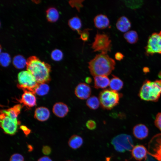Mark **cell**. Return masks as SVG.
<instances>
[{
  "instance_id": "obj_1",
  "label": "cell",
  "mask_w": 161,
  "mask_h": 161,
  "mask_svg": "<svg viewBox=\"0 0 161 161\" xmlns=\"http://www.w3.org/2000/svg\"><path fill=\"white\" fill-rule=\"evenodd\" d=\"M116 63L115 60L107 53L101 52L95 56L88 62V68L93 76H106L110 75L114 69Z\"/></svg>"
},
{
  "instance_id": "obj_2",
  "label": "cell",
  "mask_w": 161,
  "mask_h": 161,
  "mask_svg": "<svg viewBox=\"0 0 161 161\" xmlns=\"http://www.w3.org/2000/svg\"><path fill=\"white\" fill-rule=\"evenodd\" d=\"M26 67L27 71L32 74L38 83H46L50 80V65L37 57H29L27 60Z\"/></svg>"
},
{
  "instance_id": "obj_3",
  "label": "cell",
  "mask_w": 161,
  "mask_h": 161,
  "mask_svg": "<svg viewBox=\"0 0 161 161\" xmlns=\"http://www.w3.org/2000/svg\"><path fill=\"white\" fill-rule=\"evenodd\" d=\"M21 109L17 105L7 109L1 110L0 112V126L4 132L10 135L15 134L20 124L17 117Z\"/></svg>"
},
{
  "instance_id": "obj_4",
  "label": "cell",
  "mask_w": 161,
  "mask_h": 161,
  "mask_svg": "<svg viewBox=\"0 0 161 161\" xmlns=\"http://www.w3.org/2000/svg\"><path fill=\"white\" fill-rule=\"evenodd\" d=\"M161 94V79L152 81L145 80L139 93V96L143 100L155 102Z\"/></svg>"
},
{
  "instance_id": "obj_5",
  "label": "cell",
  "mask_w": 161,
  "mask_h": 161,
  "mask_svg": "<svg viewBox=\"0 0 161 161\" xmlns=\"http://www.w3.org/2000/svg\"><path fill=\"white\" fill-rule=\"evenodd\" d=\"M122 95L111 89H105L101 91L99 96L100 105L104 109L111 110L119 103Z\"/></svg>"
},
{
  "instance_id": "obj_6",
  "label": "cell",
  "mask_w": 161,
  "mask_h": 161,
  "mask_svg": "<svg viewBox=\"0 0 161 161\" xmlns=\"http://www.w3.org/2000/svg\"><path fill=\"white\" fill-rule=\"evenodd\" d=\"M17 87L23 91L27 90L35 94V89L38 83L32 74L27 71L20 72L18 75Z\"/></svg>"
},
{
  "instance_id": "obj_7",
  "label": "cell",
  "mask_w": 161,
  "mask_h": 161,
  "mask_svg": "<svg viewBox=\"0 0 161 161\" xmlns=\"http://www.w3.org/2000/svg\"><path fill=\"white\" fill-rule=\"evenodd\" d=\"M111 143L115 149L120 152H124L132 150L133 142L131 137L126 134H121L114 137Z\"/></svg>"
},
{
  "instance_id": "obj_8",
  "label": "cell",
  "mask_w": 161,
  "mask_h": 161,
  "mask_svg": "<svg viewBox=\"0 0 161 161\" xmlns=\"http://www.w3.org/2000/svg\"><path fill=\"white\" fill-rule=\"evenodd\" d=\"M111 40L107 34L97 32L92 44L91 48L94 52L107 53L111 50Z\"/></svg>"
},
{
  "instance_id": "obj_9",
  "label": "cell",
  "mask_w": 161,
  "mask_h": 161,
  "mask_svg": "<svg viewBox=\"0 0 161 161\" xmlns=\"http://www.w3.org/2000/svg\"><path fill=\"white\" fill-rule=\"evenodd\" d=\"M145 49L148 55L161 54V31L154 32L149 37Z\"/></svg>"
},
{
  "instance_id": "obj_10",
  "label": "cell",
  "mask_w": 161,
  "mask_h": 161,
  "mask_svg": "<svg viewBox=\"0 0 161 161\" xmlns=\"http://www.w3.org/2000/svg\"><path fill=\"white\" fill-rule=\"evenodd\" d=\"M148 148V154L158 161H161V134L153 137L149 143Z\"/></svg>"
},
{
  "instance_id": "obj_11",
  "label": "cell",
  "mask_w": 161,
  "mask_h": 161,
  "mask_svg": "<svg viewBox=\"0 0 161 161\" xmlns=\"http://www.w3.org/2000/svg\"><path fill=\"white\" fill-rule=\"evenodd\" d=\"M76 97L81 100L88 99L91 93V89L88 84L83 83H79L75 89Z\"/></svg>"
},
{
  "instance_id": "obj_12",
  "label": "cell",
  "mask_w": 161,
  "mask_h": 161,
  "mask_svg": "<svg viewBox=\"0 0 161 161\" xmlns=\"http://www.w3.org/2000/svg\"><path fill=\"white\" fill-rule=\"evenodd\" d=\"M24 93L21 96L19 102L28 108L32 107L36 104V98L34 94L32 92L24 90Z\"/></svg>"
},
{
  "instance_id": "obj_13",
  "label": "cell",
  "mask_w": 161,
  "mask_h": 161,
  "mask_svg": "<svg viewBox=\"0 0 161 161\" xmlns=\"http://www.w3.org/2000/svg\"><path fill=\"white\" fill-rule=\"evenodd\" d=\"M94 23L95 26L97 29H103L107 28L110 24L107 16L103 14H99L94 18Z\"/></svg>"
},
{
  "instance_id": "obj_14",
  "label": "cell",
  "mask_w": 161,
  "mask_h": 161,
  "mask_svg": "<svg viewBox=\"0 0 161 161\" xmlns=\"http://www.w3.org/2000/svg\"><path fill=\"white\" fill-rule=\"evenodd\" d=\"M52 111L56 116L62 118L67 114L69 111V109L65 104L62 102H58L54 105Z\"/></svg>"
},
{
  "instance_id": "obj_15",
  "label": "cell",
  "mask_w": 161,
  "mask_h": 161,
  "mask_svg": "<svg viewBox=\"0 0 161 161\" xmlns=\"http://www.w3.org/2000/svg\"><path fill=\"white\" fill-rule=\"evenodd\" d=\"M133 133L136 138L142 140L148 136V130L145 125L141 124H138L134 127Z\"/></svg>"
},
{
  "instance_id": "obj_16",
  "label": "cell",
  "mask_w": 161,
  "mask_h": 161,
  "mask_svg": "<svg viewBox=\"0 0 161 161\" xmlns=\"http://www.w3.org/2000/svg\"><path fill=\"white\" fill-rule=\"evenodd\" d=\"M147 153L146 149L141 145H137L134 147L132 150V156L137 161H141L145 158Z\"/></svg>"
},
{
  "instance_id": "obj_17",
  "label": "cell",
  "mask_w": 161,
  "mask_h": 161,
  "mask_svg": "<svg viewBox=\"0 0 161 161\" xmlns=\"http://www.w3.org/2000/svg\"><path fill=\"white\" fill-rule=\"evenodd\" d=\"M117 28L122 32H126L131 27V23L129 19L123 16L120 17L117 20L116 24Z\"/></svg>"
},
{
  "instance_id": "obj_18",
  "label": "cell",
  "mask_w": 161,
  "mask_h": 161,
  "mask_svg": "<svg viewBox=\"0 0 161 161\" xmlns=\"http://www.w3.org/2000/svg\"><path fill=\"white\" fill-rule=\"evenodd\" d=\"M50 114L49 110L47 108L44 107H40L35 109L34 117L38 120L43 122L48 119Z\"/></svg>"
},
{
  "instance_id": "obj_19",
  "label": "cell",
  "mask_w": 161,
  "mask_h": 161,
  "mask_svg": "<svg viewBox=\"0 0 161 161\" xmlns=\"http://www.w3.org/2000/svg\"><path fill=\"white\" fill-rule=\"evenodd\" d=\"M94 87L96 89H104L109 85L110 81L106 76H96L94 77Z\"/></svg>"
},
{
  "instance_id": "obj_20",
  "label": "cell",
  "mask_w": 161,
  "mask_h": 161,
  "mask_svg": "<svg viewBox=\"0 0 161 161\" xmlns=\"http://www.w3.org/2000/svg\"><path fill=\"white\" fill-rule=\"evenodd\" d=\"M83 143V140L82 138L76 134L72 136L68 141L69 146L73 149H76L80 148Z\"/></svg>"
},
{
  "instance_id": "obj_21",
  "label": "cell",
  "mask_w": 161,
  "mask_h": 161,
  "mask_svg": "<svg viewBox=\"0 0 161 161\" xmlns=\"http://www.w3.org/2000/svg\"><path fill=\"white\" fill-rule=\"evenodd\" d=\"M68 24L70 28L73 31H77L78 33L80 31L82 26V21L77 16H74L68 21Z\"/></svg>"
},
{
  "instance_id": "obj_22",
  "label": "cell",
  "mask_w": 161,
  "mask_h": 161,
  "mask_svg": "<svg viewBox=\"0 0 161 161\" xmlns=\"http://www.w3.org/2000/svg\"><path fill=\"white\" fill-rule=\"evenodd\" d=\"M112 76L113 77L110 80L109 87L111 89L117 92L122 88L123 83L118 77L113 75Z\"/></svg>"
},
{
  "instance_id": "obj_23",
  "label": "cell",
  "mask_w": 161,
  "mask_h": 161,
  "mask_svg": "<svg viewBox=\"0 0 161 161\" xmlns=\"http://www.w3.org/2000/svg\"><path fill=\"white\" fill-rule=\"evenodd\" d=\"M123 36L127 41L131 44L136 43L138 39L137 33L134 30L128 31L125 33Z\"/></svg>"
},
{
  "instance_id": "obj_24",
  "label": "cell",
  "mask_w": 161,
  "mask_h": 161,
  "mask_svg": "<svg viewBox=\"0 0 161 161\" xmlns=\"http://www.w3.org/2000/svg\"><path fill=\"white\" fill-rule=\"evenodd\" d=\"M46 16L49 21L54 22L58 20L59 17V14L56 9L54 7H51L47 10Z\"/></svg>"
},
{
  "instance_id": "obj_25",
  "label": "cell",
  "mask_w": 161,
  "mask_h": 161,
  "mask_svg": "<svg viewBox=\"0 0 161 161\" xmlns=\"http://www.w3.org/2000/svg\"><path fill=\"white\" fill-rule=\"evenodd\" d=\"M27 61L22 55H18L15 56L13 59V64L14 66L18 69L24 68L26 65Z\"/></svg>"
},
{
  "instance_id": "obj_26",
  "label": "cell",
  "mask_w": 161,
  "mask_h": 161,
  "mask_svg": "<svg viewBox=\"0 0 161 161\" xmlns=\"http://www.w3.org/2000/svg\"><path fill=\"white\" fill-rule=\"evenodd\" d=\"M86 105L90 109L95 110L98 108L100 103L99 98L96 96H92L87 99Z\"/></svg>"
},
{
  "instance_id": "obj_27",
  "label": "cell",
  "mask_w": 161,
  "mask_h": 161,
  "mask_svg": "<svg viewBox=\"0 0 161 161\" xmlns=\"http://www.w3.org/2000/svg\"><path fill=\"white\" fill-rule=\"evenodd\" d=\"M49 90V86L46 83H38L35 89L34 93L39 96H43L47 94Z\"/></svg>"
},
{
  "instance_id": "obj_28",
  "label": "cell",
  "mask_w": 161,
  "mask_h": 161,
  "mask_svg": "<svg viewBox=\"0 0 161 161\" xmlns=\"http://www.w3.org/2000/svg\"><path fill=\"white\" fill-rule=\"evenodd\" d=\"M10 58L7 53L2 52L0 54V61L1 65L4 67H6L10 62Z\"/></svg>"
},
{
  "instance_id": "obj_29",
  "label": "cell",
  "mask_w": 161,
  "mask_h": 161,
  "mask_svg": "<svg viewBox=\"0 0 161 161\" xmlns=\"http://www.w3.org/2000/svg\"><path fill=\"white\" fill-rule=\"evenodd\" d=\"M126 4L127 6L132 9L139 8L143 4V1H125Z\"/></svg>"
},
{
  "instance_id": "obj_30",
  "label": "cell",
  "mask_w": 161,
  "mask_h": 161,
  "mask_svg": "<svg viewBox=\"0 0 161 161\" xmlns=\"http://www.w3.org/2000/svg\"><path fill=\"white\" fill-rule=\"evenodd\" d=\"M51 56L53 60L56 61H59L63 58V54L61 50L56 49L52 52Z\"/></svg>"
},
{
  "instance_id": "obj_31",
  "label": "cell",
  "mask_w": 161,
  "mask_h": 161,
  "mask_svg": "<svg viewBox=\"0 0 161 161\" xmlns=\"http://www.w3.org/2000/svg\"><path fill=\"white\" fill-rule=\"evenodd\" d=\"M84 0H70L69 3L70 5L72 8H75L78 12L80 11L81 9L83 6V2Z\"/></svg>"
},
{
  "instance_id": "obj_32",
  "label": "cell",
  "mask_w": 161,
  "mask_h": 161,
  "mask_svg": "<svg viewBox=\"0 0 161 161\" xmlns=\"http://www.w3.org/2000/svg\"><path fill=\"white\" fill-rule=\"evenodd\" d=\"M89 29H84L83 31L80 30L78 34L80 35V38L84 42L87 41L89 36Z\"/></svg>"
},
{
  "instance_id": "obj_33",
  "label": "cell",
  "mask_w": 161,
  "mask_h": 161,
  "mask_svg": "<svg viewBox=\"0 0 161 161\" xmlns=\"http://www.w3.org/2000/svg\"><path fill=\"white\" fill-rule=\"evenodd\" d=\"M10 161H24V157L18 153L14 154L10 157Z\"/></svg>"
},
{
  "instance_id": "obj_34",
  "label": "cell",
  "mask_w": 161,
  "mask_h": 161,
  "mask_svg": "<svg viewBox=\"0 0 161 161\" xmlns=\"http://www.w3.org/2000/svg\"><path fill=\"white\" fill-rule=\"evenodd\" d=\"M86 126L87 128L90 130H93L96 127V123L95 122L92 120H88L86 123Z\"/></svg>"
},
{
  "instance_id": "obj_35",
  "label": "cell",
  "mask_w": 161,
  "mask_h": 161,
  "mask_svg": "<svg viewBox=\"0 0 161 161\" xmlns=\"http://www.w3.org/2000/svg\"><path fill=\"white\" fill-rule=\"evenodd\" d=\"M156 126L161 131V112L157 115L155 120Z\"/></svg>"
},
{
  "instance_id": "obj_36",
  "label": "cell",
  "mask_w": 161,
  "mask_h": 161,
  "mask_svg": "<svg viewBox=\"0 0 161 161\" xmlns=\"http://www.w3.org/2000/svg\"><path fill=\"white\" fill-rule=\"evenodd\" d=\"M42 152L43 154L45 155L50 154L51 152V148L49 146L45 145L43 146L42 149Z\"/></svg>"
},
{
  "instance_id": "obj_37",
  "label": "cell",
  "mask_w": 161,
  "mask_h": 161,
  "mask_svg": "<svg viewBox=\"0 0 161 161\" xmlns=\"http://www.w3.org/2000/svg\"><path fill=\"white\" fill-rule=\"evenodd\" d=\"M20 128L26 136H27L31 132V130L26 126L22 125L20 127Z\"/></svg>"
},
{
  "instance_id": "obj_38",
  "label": "cell",
  "mask_w": 161,
  "mask_h": 161,
  "mask_svg": "<svg viewBox=\"0 0 161 161\" xmlns=\"http://www.w3.org/2000/svg\"><path fill=\"white\" fill-rule=\"evenodd\" d=\"M114 57L116 60L118 61H120L123 58L124 55L121 52H117L115 54Z\"/></svg>"
},
{
  "instance_id": "obj_39",
  "label": "cell",
  "mask_w": 161,
  "mask_h": 161,
  "mask_svg": "<svg viewBox=\"0 0 161 161\" xmlns=\"http://www.w3.org/2000/svg\"><path fill=\"white\" fill-rule=\"evenodd\" d=\"M38 161H52L48 157L44 156L40 158Z\"/></svg>"
},
{
  "instance_id": "obj_40",
  "label": "cell",
  "mask_w": 161,
  "mask_h": 161,
  "mask_svg": "<svg viewBox=\"0 0 161 161\" xmlns=\"http://www.w3.org/2000/svg\"><path fill=\"white\" fill-rule=\"evenodd\" d=\"M92 78L89 77L86 78L85 79L86 82L87 83H90L92 82Z\"/></svg>"
},
{
  "instance_id": "obj_41",
  "label": "cell",
  "mask_w": 161,
  "mask_h": 161,
  "mask_svg": "<svg viewBox=\"0 0 161 161\" xmlns=\"http://www.w3.org/2000/svg\"><path fill=\"white\" fill-rule=\"evenodd\" d=\"M146 161H157L155 160L152 157H151L150 155H148L147 156Z\"/></svg>"
},
{
  "instance_id": "obj_42",
  "label": "cell",
  "mask_w": 161,
  "mask_h": 161,
  "mask_svg": "<svg viewBox=\"0 0 161 161\" xmlns=\"http://www.w3.org/2000/svg\"><path fill=\"white\" fill-rule=\"evenodd\" d=\"M66 161H72V160H66Z\"/></svg>"
}]
</instances>
